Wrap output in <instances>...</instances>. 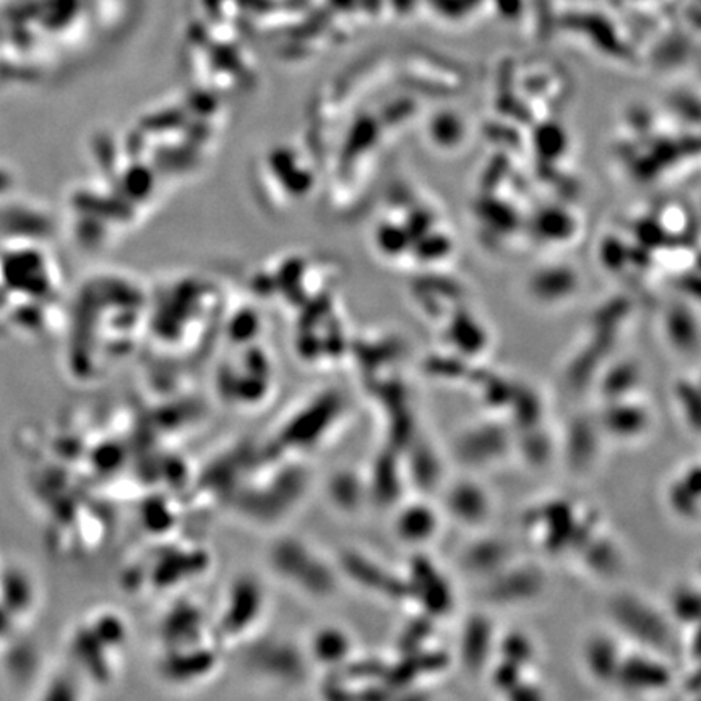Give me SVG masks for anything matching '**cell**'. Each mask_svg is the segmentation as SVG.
I'll list each match as a JSON object with an SVG mask.
<instances>
[{
  "label": "cell",
  "mask_w": 701,
  "mask_h": 701,
  "mask_svg": "<svg viewBox=\"0 0 701 701\" xmlns=\"http://www.w3.org/2000/svg\"><path fill=\"white\" fill-rule=\"evenodd\" d=\"M609 625L637 648L668 656L676 643V623L666 609L637 591L621 590L607 599Z\"/></svg>",
  "instance_id": "cell-1"
},
{
  "label": "cell",
  "mask_w": 701,
  "mask_h": 701,
  "mask_svg": "<svg viewBox=\"0 0 701 701\" xmlns=\"http://www.w3.org/2000/svg\"><path fill=\"white\" fill-rule=\"evenodd\" d=\"M676 684L678 676L664 654L635 648L623 654L612 687L622 694L650 696L670 690Z\"/></svg>",
  "instance_id": "cell-2"
},
{
  "label": "cell",
  "mask_w": 701,
  "mask_h": 701,
  "mask_svg": "<svg viewBox=\"0 0 701 701\" xmlns=\"http://www.w3.org/2000/svg\"><path fill=\"white\" fill-rule=\"evenodd\" d=\"M546 584L547 578L541 566L515 558L499 574L484 582V590L492 604L517 606L539 598L546 590Z\"/></svg>",
  "instance_id": "cell-3"
},
{
  "label": "cell",
  "mask_w": 701,
  "mask_h": 701,
  "mask_svg": "<svg viewBox=\"0 0 701 701\" xmlns=\"http://www.w3.org/2000/svg\"><path fill=\"white\" fill-rule=\"evenodd\" d=\"M440 509L462 526L484 528L494 515V494L476 479H456L446 487Z\"/></svg>",
  "instance_id": "cell-4"
},
{
  "label": "cell",
  "mask_w": 701,
  "mask_h": 701,
  "mask_svg": "<svg viewBox=\"0 0 701 701\" xmlns=\"http://www.w3.org/2000/svg\"><path fill=\"white\" fill-rule=\"evenodd\" d=\"M604 437L619 442H637L646 437L653 427V411L640 399H609L603 403L601 415L596 416Z\"/></svg>",
  "instance_id": "cell-5"
},
{
  "label": "cell",
  "mask_w": 701,
  "mask_h": 701,
  "mask_svg": "<svg viewBox=\"0 0 701 701\" xmlns=\"http://www.w3.org/2000/svg\"><path fill=\"white\" fill-rule=\"evenodd\" d=\"M625 646L612 629L594 630L583 640L580 658L586 676L599 686L612 687Z\"/></svg>",
  "instance_id": "cell-6"
},
{
  "label": "cell",
  "mask_w": 701,
  "mask_h": 701,
  "mask_svg": "<svg viewBox=\"0 0 701 701\" xmlns=\"http://www.w3.org/2000/svg\"><path fill=\"white\" fill-rule=\"evenodd\" d=\"M604 434L599 427L596 416H578L570 419L562 437L560 452L564 453L568 470L584 476L594 470L601 454V440Z\"/></svg>",
  "instance_id": "cell-7"
},
{
  "label": "cell",
  "mask_w": 701,
  "mask_h": 701,
  "mask_svg": "<svg viewBox=\"0 0 701 701\" xmlns=\"http://www.w3.org/2000/svg\"><path fill=\"white\" fill-rule=\"evenodd\" d=\"M509 444L507 429L500 424H476L458 435L454 456L466 466H484L502 458Z\"/></svg>",
  "instance_id": "cell-8"
},
{
  "label": "cell",
  "mask_w": 701,
  "mask_h": 701,
  "mask_svg": "<svg viewBox=\"0 0 701 701\" xmlns=\"http://www.w3.org/2000/svg\"><path fill=\"white\" fill-rule=\"evenodd\" d=\"M497 631L486 613H472L460 633V661L471 672L489 669L495 659Z\"/></svg>",
  "instance_id": "cell-9"
},
{
  "label": "cell",
  "mask_w": 701,
  "mask_h": 701,
  "mask_svg": "<svg viewBox=\"0 0 701 701\" xmlns=\"http://www.w3.org/2000/svg\"><path fill=\"white\" fill-rule=\"evenodd\" d=\"M444 511L424 499L405 502L395 517V534L407 546L421 547L437 537Z\"/></svg>",
  "instance_id": "cell-10"
},
{
  "label": "cell",
  "mask_w": 701,
  "mask_h": 701,
  "mask_svg": "<svg viewBox=\"0 0 701 701\" xmlns=\"http://www.w3.org/2000/svg\"><path fill=\"white\" fill-rule=\"evenodd\" d=\"M407 593L416 594L425 612L431 615H446L453 604V593L450 583L442 572H438L431 560L417 557L411 568V580L405 583Z\"/></svg>",
  "instance_id": "cell-11"
},
{
  "label": "cell",
  "mask_w": 701,
  "mask_h": 701,
  "mask_svg": "<svg viewBox=\"0 0 701 701\" xmlns=\"http://www.w3.org/2000/svg\"><path fill=\"white\" fill-rule=\"evenodd\" d=\"M515 560L513 547L507 541L494 536H482L470 542L460 556L464 574L487 582L495 574Z\"/></svg>",
  "instance_id": "cell-12"
},
{
  "label": "cell",
  "mask_w": 701,
  "mask_h": 701,
  "mask_svg": "<svg viewBox=\"0 0 701 701\" xmlns=\"http://www.w3.org/2000/svg\"><path fill=\"white\" fill-rule=\"evenodd\" d=\"M576 552L582 557L584 570L601 580H612L625 566L623 547L611 536L601 533L599 528L584 539Z\"/></svg>",
  "instance_id": "cell-13"
},
{
  "label": "cell",
  "mask_w": 701,
  "mask_h": 701,
  "mask_svg": "<svg viewBox=\"0 0 701 701\" xmlns=\"http://www.w3.org/2000/svg\"><path fill=\"white\" fill-rule=\"evenodd\" d=\"M666 505L674 517L696 523L700 517V468L698 463L686 466L666 487Z\"/></svg>",
  "instance_id": "cell-14"
},
{
  "label": "cell",
  "mask_w": 701,
  "mask_h": 701,
  "mask_svg": "<svg viewBox=\"0 0 701 701\" xmlns=\"http://www.w3.org/2000/svg\"><path fill=\"white\" fill-rule=\"evenodd\" d=\"M676 625H696L700 615V591L696 584L678 583L669 593L664 607Z\"/></svg>",
  "instance_id": "cell-15"
},
{
  "label": "cell",
  "mask_w": 701,
  "mask_h": 701,
  "mask_svg": "<svg viewBox=\"0 0 701 701\" xmlns=\"http://www.w3.org/2000/svg\"><path fill=\"white\" fill-rule=\"evenodd\" d=\"M676 405L678 413L690 431L698 434L700 431V395L698 387L692 383H678L676 388Z\"/></svg>",
  "instance_id": "cell-16"
}]
</instances>
